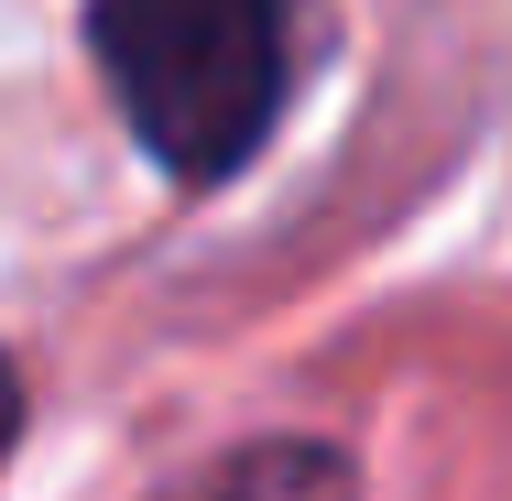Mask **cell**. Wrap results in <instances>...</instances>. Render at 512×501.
I'll return each instance as SVG.
<instances>
[{
  "mask_svg": "<svg viewBox=\"0 0 512 501\" xmlns=\"http://www.w3.org/2000/svg\"><path fill=\"white\" fill-rule=\"evenodd\" d=\"M11 425H22V382H11V360H0V458H11Z\"/></svg>",
  "mask_w": 512,
  "mask_h": 501,
  "instance_id": "2",
  "label": "cell"
},
{
  "mask_svg": "<svg viewBox=\"0 0 512 501\" xmlns=\"http://www.w3.org/2000/svg\"><path fill=\"white\" fill-rule=\"evenodd\" d=\"M99 66L164 175H229L284 99V0H99Z\"/></svg>",
  "mask_w": 512,
  "mask_h": 501,
  "instance_id": "1",
  "label": "cell"
}]
</instances>
